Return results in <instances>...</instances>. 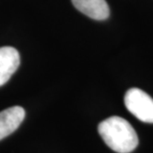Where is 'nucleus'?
<instances>
[{
  "label": "nucleus",
  "instance_id": "obj_5",
  "mask_svg": "<svg viewBox=\"0 0 153 153\" xmlns=\"http://www.w3.org/2000/svg\"><path fill=\"white\" fill-rule=\"evenodd\" d=\"M75 7L82 14L94 20H105L109 16V7L105 0H72Z\"/></svg>",
  "mask_w": 153,
  "mask_h": 153
},
{
  "label": "nucleus",
  "instance_id": "obj_4",
  "mask_svg": "<svg viewBox=\"0 0 153 153\" xmlns=\"http://www.w3.org/2000/svg\"><path fill=\"white\" fill-rule=\"evenodd\" d=\"M25 117V111L21 106H12L0 111V140L10 135L19 127Z\"/></svg>",
  "mask_w": 153,
  "mask_h": 153
},
{
  "label": "nucleus",
  "instance_id": "obj_3",
  "mask_svg": "<svg viewBox=\"0 0 153 153\" xmlns=\"http://www.w3.org/2000/svg\"><path fill=\"white\" fill-rule=\"evenodd\" d=\"M20 65V56L13 47L0 48V87L9 81Z\"/></svg>",
  "mask_w": 153,
  "mask_h": 153
},
{
  "label": "nucleus",
  "instance_id": "obj_1",
  "mask_svg": "<svg viewBox=\"0 0 153 153\" xmlns=\"http://www.w3.org/2000/svg\"><path fill=\"white\" fill-rule=\"evenodd\" d=\"M100 137L117 153H130L138 145V136L129 122L119 116H111L97 126Z\"/></svg>",
  "mask_w": 153,
  "mask_h": 153
},
{
  "label": "nucleus",
  "instance_id": "obj_2",
  "mask_svg": "<svg viewBox=\"0 0 153 153\" xmlns=\"http://www.w3.org/2000/svg\"><path fill=\"white\" fill-rule=\"evenodd\" d=\"M124 103L128 111L140 121L153 123V99L144 91L132 88L126 91Z\"/></svg>",
  "mask_w": 153,
  "mask_h": 153
}]
</instances>
